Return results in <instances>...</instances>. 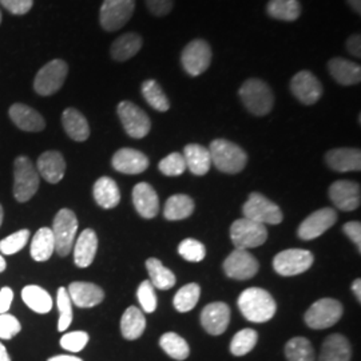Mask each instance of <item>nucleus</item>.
Masks as SVG:
<instances>
[{"mask_svg": "<svg viewBox=\"0 0 361 361\" xmlns=\"http://www.w3.org/2000/svg\"><path fill=\"white\" fill-rule=\"evenodd\" d=\"M243 316L250 323H267L276 314L277 304L271 293L261 288L245 289L237 300Z\"/></svg>", "mask_w": 361, "mask_h": 361, "instance_id": "obj_1", "label": "nucleus"}, {"mask_svg": "<svg viewBox=\"0 0 361 361\" xmlns=\"http://www.w3.org/2000/svg\"><path fill=\"white\" fill-rule=\"evenodd\" d=\"M209 153L212 164L222 173L237 174L245 169L247 155L243 147L228 140H214L210 143Z\"/></svg>", "mask_w": 361, "mask_h": 361, "instance_id": "obj_2", "label": "nucleus"}, {"mask_svg": "<svg viewBox=\"0 0 361 361\" xmlns=\"http://www.w3.org/2000/svg\"><path fill=\"white\" fill-rule=\"evenodd\" d=\"M238 95L246 109L257 116L269 114L274 104V95L269 85L257 78H250L244 82Z\"/></svg>", "mask_w": 361, "mask_h": 361, "instance_id": "obj_3", "label": "nucleus"}, {"mask_svg": "<svg viewBox=\"0 0 361 361\" xmlns=\"http://www.w3.org/2000/svg\"><path fill=\"white\" fill-rule=\"evenodd\" d=\"M38 170L27 157H18L13 164V197L18 202H27L38 192Z\"/></svg>", "mask_w": 361, "mask_h": 361, "instance_id": "obj_4", "label": "nucleus"}, {"mask_svg": "<svg viewBox=\"0 0 361 361\" xmlns=\"http://www.w3.org/2000/svg\"><path fill=\"white\" fill-rule=\"evenodd\" d=\"M51 231L55 240V252L61 257L68 256L77 237L78 219L75 213L70 209L59 210L52 222Z\"/></svg>", "mask_w": 361, "mask_h": 361, "instance_id": "obj_5", "label": "nucleus"}, {"mask_svg": "<svg viewBox=\"0 0 361 361\" xmlns=\"http://www.w3.org/2000/svg\"><path fill=\"white\" fill-rule=\"evenodd\" d=\"M231 238L237 249L247 250L265 244L268 240V229L256 221L240 219L234 221L231 226Z\"/></svg>", "mask_w": 361, "mask_h": 361, "instance_id": "obj_6", "label": "nucleus"}, {"mask_svg": "<svg viewBox=\"0 0 361 361\" xmlns=\"http://www.w3.org/2000/svg\"><path fill=\"white\" fill-rule=\"evenodd\" d=\"M243 213L245 216L244 219L256 221L262 225H279L284 219L281 209L259 193L249 195L243 207Z\"/></svg>", "mask_w": 361, "mask_h": 361, "instance_id": "obj_7", "label": "nucleus"}, {"mask_svg": "<svg viewBox=\"0 0 361 361\" xmlns=\"http://www.w3.org/2000/svg\"><path fill=\"white\" fill-rule=\"evenodd\" d=\"M212 47L204 39H194L180 54V63L190 77H200L212 63Z\"/></svg>", "mask_w": 361, "mask_h": 361, "instance_id": "obj_8", "label": "nucleus"}, {"mask_svg": "<svg viewBox=\"0 0 361 361\" xmlns=\"http://www.w3.org/2000/svg\"><path fill=\"white\" fill-rule=\"evenodd\" d=\"M343 312V305L337 300L322 298L307 310L304 319L312 329H326L341 319Z\"/></svg>", "mask_w": 361, "mask_h": 361, "instance_id": "obj_9", "label": "nucleus"}, {"mask_svg": "<svg viewBox=\"0 0 361 361\" xmlns=\"http://www.w3.org/2000/svg\"><path fill=\"white\" fill-rule=\"evenodd\" d=\"M68 73V66L62 59H54L43 66L34 80V89L39 95L49 97L61 90Z\"/></svg>", "mask_w": 361, "mask_h": 361, "instance_id": "obj_10", "label": "nucleus"}, {"mask_svg": "<svg viewBox=\"0 0 361 361\" xmlns=\"http://www.w3.org/2000/svg\"><path fill=\"white\" fill-rule=\"evenodd\" d=\"M118 116L123 125V129L131 138H145L152 129V121L149 116L137 104L123 101L118 104Z\"/></svg>", "mask_w": 361, "mask_h": 361, "instance_id": "obj_11", "label": "nucleus"}, {"mask_svg": "<svg viewBox=\"0 0 361 361\" xmlns=\"http://www.w3.org/2000/svg\"><path fill=\"white\" fill-rule=\"evenodd\" d=\"M135 8V0H104L101 13L99 22L106 31H116L125 26Z\"/></svg>", "mask_w": 361, "mask_h": 361, "instance_id": "obj_12", "label": "nucleus"}, {"mask_svg": "<svg viewBox=\"0 0 361 361\" xmlns=\"http://www.w3.org/2000/svg\"><path fill=\"white\" fill-rule=\"evenodd\" d=\"M314 257L305 249H286L273 258V268L279 274L289 277L308 271Z\"/></svg>", "mask_w": 361, "mask_h": 361, "instance_id": "obj_13", "label": "nucleus"}, {"mask_svg": "<svg viewBox=\"0 0 361 361\" xmlns=\"http://www.w3.org/2000/svg\"><path fill=\"white\" fill-rule=\"evenodd\" d=\"M290 91L302 104H314L323 97V85L313 73L308 70L298 71L290 80Z\"/></svg>", "mask_w": 361, "mask_h": 361, "instance_id": "obj_14", "label": "nucleus"}, {"mask_svg": "<svg viewBox=\"0 0 361 361\" xmlns=\"http://www.w3.org/2000/svg\"><path fill=\"white\" fill-rule=\"evenodd\" d=\"M259 265L253 255L247 250L235 249L224 262V271L233 280L245 281L257 274Z\"/></svg>", "mask_w": 361, "mask_h": 361, "instance_id": "obj_15", "label": "nucleus"}, {"mask_svg": "<svg viewBox=\"0 0 361 361\" xmlns=\"http://www.w3.org/2000/svg\"><path fill=\"white\" fill-rule=\"evenodd\" d=\"M337 221V213L331 207H324L314 213H312L310 217L304 219L298 228V237L304 241H310L331 229Z\"/></svg>", "mask_w": 361, "mask_h": 361, "instance_id": "obj_16", "label": "nucleus"}, {"mask_svg": "<svg viewBox=\"0 0 361 361\" xmlns=\"http://www.w3.org/2000/svg\"><path fill=\"white\" fill-rule=\"evenodd\" d=\"M329 197L335 207L343 212H352L360 207V185L352 180H336L329 188Z\"/></svg>", "mask_w": 361, "mask_h": 361, "instance_id": "obj_17", "label": "nucleus"}, {"mask_svg": "<svg viewBox=\"0 0 361 361\" xmlns=\"http://www.w3.org/2000/svg\"><path fill=\"white\" fill-rule=\"evenodd\" d=\"M231 322V310L225 302H212L201 313V324L207 334L222 335Z\"/></svg>", "mask_w": 361, "mask_h": 361, "instance_id": "obj_18", "label": "nucleus"}, {"mask_svg": "<svg viewBox=\"0 0 361 361\" xmlns=\"http://www.w3.org/2000/svg\"><path fill=\"white\" fill-rule=\"evenodd\" d=\"M149 158L142 152L123 147L113 155L111 165L116 171L123 174H141L149 168Z\"/></svg>", "mask_w": 361, "mask_h": 361, "instance_id": "obj_19", "label": "nucleus"}, {"mask_svg": "<svg viewBox=\"0 0 361 361\" xmlns=\"http://www.w3.org/2000/svg\"><path fill=\"white\" fill-rule=\"evenodd\" d=\"M133 204L143 219H154L159 212V198L152 185L140 182L133 189Z\"/></svg>", "mask_w": 361, "mask_h": 361, "instance_id": "obj_20", "label": "nucleus"}, {"mask_svg": "<svg viewBox=\"0 0 361 361\" xmlns=\"http://www.w3.org/2000/svg\"><path fill=\"white\" fill-rule=\"evenodd\" d=\"M325 162L332 170L340 173L360 171L361 152L352 147L332 149L325 154Z\"/></svg>", "mask_w": 361, "mask_h": 361, "instance_id": "obj_21", "label": "nucleus"}, {"mask_svg": "<svg viewBox=\"0 0 361 361\" xmlns=\"http://www.w3.org/2000/svg\"><path fill=\"white\" fill-rule=\"evenodd\" d=\"M68 296L71 302L75 304L79 308H92L99 305L104 298V292L102 288L91 283L75 281L71 283L68 289Z\"/></svg>", "mask_w": 361, "mask_h": 361, "instance_id": "obj_22", "label": "nucleus"}, {"mask_svg": "<svg viewBox=\"0 0 361 361\" xmlns=\"http://www.w3.org/2000/svg\"><path fill=\"white\" fill-rule=\"evenodd\" d=\"M39 176L49 183H58L63 180L66 173V161L59 152L50 150L40 155L37 162Z\"/></svg>", "mask_w": 361, "mask_h": 361, "instance_id": "obj_23", "label": "nucleus"}, {"mask_svg": "<svg viewBox=\"0 0 361 361\" xmlns=\"http://www.w3.org/2000/svg\"><path fill=\"white\" fill-rule=\"evenodd\" d=\"M8 114L13 123L20 130L38 133L46 128V122L43 116H40L37 110L31 109L27 104H13L10 107Z\"/></svg>", "mask_w": 361, "mask_h": 361, "instance_id": "obj_24", "label": "nucleus"}, {"mask_svg": "<svg viewBox=\"0 0 361 361\" xmlns=\"http://www.w3.org/2000/svg\"><path fill=\"white\" fill-rule=\"evenodd\" d=\"M98 250V237L92 229H85L79 234L74 246V262L78 268L90 267Z\"/></svg>", "mask_w": 361, "mask_h": 361, "instance_id": "obj_25", "label": "nucleus"}, {"mask_svg": "<svg viewBox=\"0 0 361 361\" xmlns=\"http://www.w3.org/2000/svg\"><path fill=\"white\" fill-rule=\"evenodd\" d=\"M329 74L341 86L359 85L361 80V67L344 58H334L328 62Z\"/></svg>", "mask_w": 361, "mask_h": 361, "instance_id": "obj_26", "label": "nucleus"}, {"mask_svg": "<svg viewBox=\"0 0 361 361\" xmlns=\"http://www.w3.org/2000/svg\"><path fill=\"white\" fill-rule=\"evenodd\" d=\"M62 125L67 135L77 142H85L90 137L89 122L86 116L78 111L77 109H66L62 114Z\"/></svg>", "mask_w": 361, "mask_h": 361, "instance_id": "obj_27", "label": "nucleus"}, {"mask_svg": "<svg viewBox=\"0 0 361 361\" xmlns=\"http://www.w3.org/2000/svg\"><path fill=\"white\" fill-rule=\"evenodd\" d=\"M352 348L343 335H331L325 338L319 361H350Z\"/></svg>", "mask_w": 361, "mask_h": 361, "instance_id": "obj_28", "label": "nucleus"}, {"mask_svg": "<svg viewBox=\"0 0 361 361\" xmlns=\"http://www.w3.org/2000/svg\"><path fill=\"white\" fill-rule=\"evenodd\" d=\"M182 155L186 162V169H189L194 176H205L210 170L212 158L207 147L197 143H190L185 146Z\"/></svg>", "mask_w": 361, "mask_h": 361, "instance_id": "obj_29", "label": "nucleus"}, {"mask_svg": "<svg viewBox=\"0 0 361 361\" xmlns=\"http://www.w3.org/2000/svg\"><path fill=\"white\" fill-rule=\"evenodd\" d=\"M142 44L143 40L141 35L135 32L123 34L114 40L110 49V54L116 62H125L131 59L133 56H135L142 49Z\"/></svg>", "mask_w": 361, "mask_h": 361, "instance_id": "obj_30", "label": "nucleus"}, {"mask_svg": "<svg viewBox=\"0 0 361 361\" xmlns=\"http://www.w3.org/2000/svg\"><path fill=\"white\" fill-rule=\"evenodd\" d=\"M94 200L104 209H114L121 201V192L116 180L110 177H101L94 183Z\"/></svg>", "mask_w": 361, "mask_h": 361, "instance_id": "obj_31", "label": "nucleus"}, {"mask_svg": "<svg viewBox=\"0 0 361 361\" xmlns=\"http://www.w3.org/2000/svg\"><path fill=\"white\" fill-rule=\"evenodd\" d=\"M55 250V240L50 228H40L38 232L34 234L31 246H30V255L38 262L49 261L54 255Z\"/></svg>", "mask_w": 361, "mask_h": 361, "instance_id": "obj_32", "label": "nucleus"}, {"mask_svg": "<svg viewBox=\"0 0 361 361\" xmlns=\"http://www.w3.org/2000/svg\"><path fill=\"white\" fill-rule=\"evenodd\" d=\"M22 300L32 312L46 314L52 310V298L50 293L38 285H27L22 290Z\"/></svg>", "mask_w": 361, "mask_h": 361, "instance_id": "obj_33", "label": "nucleus"}, {"mask_svg": "<svg viewBox=\"0 0 361 361\" xmlns=\"http://www.w3.org/2000/svg\"><path fill=\"white\" fill-rule=\"evenodd\" d=\"M146 328V319L142 310L130 307L121 319V332L126 340H137L143 335Z\"/></svg>", "mask_w": 361, "mask_h": 361, "instance_id": "obj_34", "label": "nucleus"}, {"mask_svg": "<svg viewBox=\"0 0 361 361\" xmlns=\"http://www.w3.org/2000/svg\"><path fill=\"white\" fill-rule=\"evenodd\" d=\"M193 212V198L186 194H176L166 201L164 216L169 221H180L190 217Z\"/></svg>", "mask_w": 361, "mask_h": 361, "instance_id": "obj_35", "label": "nucleus"}, {"mask_svg": "<svg viewBox=\"0 0 361 361\" xmlns=\"http://www.w3.org/2000/svg\"><path fill=\"white\" fill-rule=\"evenodd\" d=\"M267 13L276 20L295 22L301 15V4L298 0H269Z\"/></svg>", "mask_w": 361, "mask_h": 361, "instance_id": "obj_36", "label": "nucleus"}, {"mask_svg": "<svg viewBox=\"0 0 361 361\" xmlns=\"http://www.w3.org/2000/svg\"><path fill=\"white\" fill-rule=\"evenodd\" d=\"M146 269L150 276V283L157 289L168 290L176 285L174 273L168 268H165L158 258H149L146 261Z\"/></svg>", "mask_w": 361, "mask_h": 361, "instance_id": "obj_37", "label": "nucleus"}, {"mask_svg": "<svg viewBox=\"0 0 361 361\" xmlns=\"http://www.w3.org/2000/svg\"><path fill=\"white\" fill-rule=\"evenodd\" d=\"M143 98L147 104H150L157 111L165 113L170 109V102H169L166 94L161 89L159 83L154 79H147L145 80L141 86Z\"/></svg>", "mask_w": 361, "mask_h": 361, "instance_id": "obj_38", "label": "nucleus"}, {"mask_svg": "<svg viewBox=\"0 0 361 361\" xmlns=\"http://www.w3.org/2000/svg\"><path fill=\"white\" fill-rule=\"evenodd\" d=\"M159 345L174 360H186L190 353L186 340L174 332H168L162 336L159 340Z\"/></svg>", "mask_w": 361, "mask_h": 361, "instance_id": "obj_39", "label": "nucleus"}, {"mask_svg": "<svg viewBox=\"0 0 361 361\" xmlns=\"http://www.w3.org/2000/svg\"><path fill=\"white\" fill-rule=\"evenodd\" d=\"M285 356L288 361H314V350L308 338L295 337L286 343Z\"/></svg>", "mask_w": 361, "mask_h": 361, "instance_id": "obj_40", "label": "nucleus"}, {"mask_svg": "<svg viewBox=\"0 0 361 361\" xmlns=\"http://www.w3.org/2000/svg\"><path fill=\"white\" fill-rule=\"evenodd\" d=\"M201 295L198 284H188L182 286L173 298V305L180 313H186L195 308Z\"/></svg>", "mask_w": 361, "mask_h": 361, "instance_id": "obj_41", "label": "nucleus"}, {"mask_svg": "<svg viewBox=\"0 0 361 361\" xmlns=\"http://www.w3.org/2000/svg\"><path fill=\"white\" fill-rule=\"evenodd\" d=\"M257 340V332L255 329H243L233 337L231 352L234 356H245L256 347Z\"/></svg>", "mask_w": 361, "mask_h": 361, "instance_id": "obj_42", "label": "nucleus"}, {"mask_svg": "<svg viewBox=\"0 0 361 361\" xmlns=\"http://www.w3.org/2000/svg\"><path fill=\"white\" fill-rule=\"evenodd\" d=\"M56 305L59 310V320H58V331L65 332L73 323V302L68 296L66 288H59L56 295Z\"/></svg>", "mask_w": 361, "mask_h": 361, "instance_id": "obj_43", "label": "nucleus"}, {"mask_svg": "<svg viewBox=\"0 0 361 361\" xmlns=\"http://www.w3.org/2000/svg\"><path fill=\"white\" fill-rule=\"evenodd\" d=\"M31 237V233L27 229H22L18 232L13 233L3 238L0 241V252L6 256H11L18 252H20L26 246L28 240Z\"/></svg>", "mask_w": 361, "mask_h": 361, "instance_id": "obj_44", "label": "nucleus"}, {"mask_svg": "<svg viewBox=\"0 0 361 361\" xmlns=\"http://www.w3.org/2000/svg\"><path fill=\"white\" fill-rule=\"evenodd\" d=\"M178 253L180 257L185 258L186 261L200 262L207 256V247L202 243L194 238H186L178 246Z\"/></svg>", "mask_w": 361, "mask_h": 361, "instance_id": "obj_45", "label": "nucleus"}, {"mask_svg": "<svg viewBox=\"0 0 361 361\" xmlns=\"http://www.w3.org/2000/svg\"><path fill=\"white\" fill-rule=\"evenodd\" d=\"M158 168L162 174L168 177H178L182 173H185L186 162L180 153H171L164 159H161Z\"/></svg>", "mask_w": 361, "mask_h": 361, "instance_id": "obj_46", "label": "nucleus"}, {"mask_svg": "<svg viewBox=\"0 0 361 361\" xmlns=\"http://www.w3.org/2000/svg\"><path fill=\"white\" fill-rule=\"evenodd\" d=\"M87 343H89V335L83 331L66 334L61 338V347L65 350L73 352V353H78L82 349H85Z\"/></svg>", "mask_w": 361, "mask_h": 361, "instance_id": "obj_47", "label": "nucleus"}, {"mask_svg": "<svg viewBox=\"0 0 361 361\" xmlns=\"http://www.w3.org/2000/svg\"><path fill=\"white\" fill-rule=\"evenodd\" d=\"M138 301L146 313H153L157 310V296L154 286L150 281H143L137 290Z\"/></svg>", "mask_w": 361, "mask_h": 361, "instance_id": "obj_48", "label": "nucleus"}, {"mask_svg": "<svg viewBox=\"0 0 361 361\" xmlns=\"http://www.w3.org/2000/svg\"><path fill=\"white\" fill-rule=\"evenodd\" d=\"M22 329L19 320L8 313L0 314V338L1 340H11L18 335Z\"/></svg>", "mask_w": 361, "mask_h": 361, "instance_id": "obj_49", "label": "nucleus"}, {"mask_svg": "<svg viewBox=\"0 0 361 361\" xmlns=\"http://www.w3.org/2000/svg\"><path fill=\"white\" fill-rule=\"evenodd\" d=\"M0 3L13 15H25L34 6V0H0Z\"/></svg>", "mask_w": 361, "mask_h": 361, "instance_id": "obj_50", "label": "nucleus"}, {"mask_svg": "<svg viewBox=\"0 0 361 361\" xmlns=\"http://www.w3.org/2000/svg\"><path fill=\"white\" fill-rule=\"evenodd\" d=\"M146 6L155 16H165L173 10L174 0H146Z\"/></svg>", "mask_w": 361, "mask_h": 361, "instance_id": "obj_51", "label": "nucleus"}, {"mask_svg": "<svg viewBox=\"0 0 361 361\" xmlns=\"http://www.w3.org/2000/svg\"><path fill=\"white\" fill-rule=\"evenodd\" d=\"M344 233L348 235L349 238L352 240V243L355 245L357 246V250L359 253L361 252V224L360 222H356V221H352L344 225L343 228Z\"/></svg>", "mask_w": 361, "mask_h": 361, "instance_id": "obj_52", "label": "nucleus"}, {"mask_svg": "<svg viewBox=\"0 0 361 361\" xmlns=\"http://www.w3.org/2000/svg\"><path fill=\"white\" fill-rule=\"evenodd\" d=\"M13 300V289L8 288V286H4V288L0 290V314L8 312V310L11 308Z\"/></svg>", "mask_w": 361, "mask_h": 361, "instance_id": "obj_53", "label": "nucleus"}, {"mask_svg": "<svg viewBox=\"0 0 361 361\" xmlns=\"http://www.w3.org/2000/svg\"><path fill=\"white\" fill-rule=\"evenodd\" d=\"M347 50L352 56L357 59L361 58V37L360 34H353L347 40Z\"/></svg>", "mask_w": 361, "mask_h": 361, "instance_id": "obj_54", "label": "nucleus"}, {"mask_svg": "<svg viewBox=\"0 0 361 361\" xmlns=\"http://www.w3.org/2000/svg\"><path fill=\"white\" fill-rule=\"evenodd\" d=\"M47 361H83L80 357L78 356H73V355H58V356H54L50 357Z\"/></svg>", "mask_w": 361, "mask_h": 361, "instance_id": "obj_55", "label": "nucleus"}, {"mask_svg": "<svg viewBox=\"0 0 361 361\" xmlns=\"http://www.w3.org/2000/svg\"><path fill=\"white\" fill-rule=\"evenodd\" d=\"M352 290H353V293H355V296L357 297V300H359V302H360L361 300V280L360 279H356L355 280V283L352 284Z\"/></svg>", "mask_w": 361, "mask_h": 361, "instance_id": "obj_56", "label": "nucleus"}, {"mask_svg": "<svg viewBox=\"0 0 361 361\" xmlns=\"http://www.w3.org/2000/svg\"><path fill=\"white\" fill-rule=\"evenodd\" d=\"M347 1H348L349 6L352 7V10H353L355 13H357V15H360L361 0H347Z\"/></svg>", "mask_w": 361, "mask_h": 361, "instance_id": "obj_57", "label": "nucleus"}, {"mask_svg": "<svg viewBox=\"0 0 361 361\" xmlns=\"http://www.w3.org/2000/svg\"><path fill=\"white\" fill-rule=\"evenodd\" d=\"M0 361H11V357L7 352V349L1 343H0Z\"/></svg>", "mask_w": 361, "mask_h": 361, "instance_id": "obj_58", "label": "nucleus"}, {"mask_svg": "<svg viewBox=\"0 0 361 361\" xmlns=\"http://www.w3.org/2000/svg\"><path fill=\"white\" fill-rule=\"evenodd\" d=\"M6 268H7V264H6V259L3 258V256H0V273L1 271H6Z\"/></svg>", "mask_w": 361, "mask_h": 361, "instance_id": "obj_59", "label": "nucleus"}, {"mask_svg": "<svg viewBox=\"0 0 361 361\" xmlns=\"http://www.w3.org/2000/svg\"><path fill=\"white\" fill-rule=\"evenodd\" d=\"M1 222H3V207L0 205V226H1Z\"/></svg>", "mask_w": 361, "mask_h": 361, "instance_id": "obj_60", "label": "nucleus"}, {"mask_svg": "<svg viewBox=\"0 0 361 361\" xmlns=\"http://www.w3.org/2000/svg\"><path fill=\"white\" fill-rule=\"evenodd\" d=\"M0 23H1V13H0Z\"/></svg>", "mask_w": 361, "mask_h": 361, "instance_id": "obj_61", "label": "nucleus"}]
</instances>
